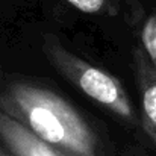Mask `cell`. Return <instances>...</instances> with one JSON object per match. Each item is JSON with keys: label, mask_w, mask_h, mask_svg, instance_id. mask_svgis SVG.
Wrapping results in <instances>:
<instances>
[{"label": "cell", "mask_w": 156, "mask_h": 156, "mask_svg": "<svg viewBox=\"0 0 156 156\" xmlns=\"http://www.w3.org/2000/svg\"><path fill=\"white\" fill-rule=\"evenodd\" d=\"M0 143L12 156H65L2 109Z\"/></svg>", "instance_id": "277c9868"}, {"label": "cell", "mask_w": 156, "mask_h": 156, "mask_svg": "<svg viewBox=\"0 0 156 156\" xmlns=\"http://www.w3.org/2000/svg\"><path fill=\"white\" fill-rule=\"evenodd\" d=\"M132 67L140 93L141 126L156 149V70L141 47L133 49Z\"/></svg>", "instance_id": "3957f363"}, {"label": "cell", "mask_w": 156, "mask_h": 156, "mask_svg": "<svg viewBox=\"0 0 156 156\" xmlns=\"http://www.w3.org/2000/svg\"><path fill=\"white\" fill-rule=\"evenodd\" d=\"M0 109L17 118L65 156H106L103 144L82 114L59 94L29 82L0 91Z\"/></svg>", "instance_id": "6da1fadb"}, {"label": "cell", "mask_w": 156, "mask_h": 156, "mask_svg": "<svg viewBox=\"0 0 156 156\" xmlns=\"http://www.w3.org/2000/svg\"><path fill=\"white\" fill-rule=\"evenodd\" d=\"M43 53L52 67L76 90L108 112L133 126L136 115L123 83L111 73L94 67L88 61L70 52L55 35H44Z\"/></svg>", "instance_id": "7a4b0ae2"}, {"label": "cell", "mask_w": 156, "mask_h": 156, "mask_svg": "<svg viewBox=\"0 0 156 156\" xmlns=\"http://www.w3.org/2000/svg\"><path fill=\"white\" fill-rule=\"evenodd\" d=\"M141 49L146 52L150 64L156 70V14L146 18L141 27Z\"/></svg>", "instance_id": "8992f818"}, {"label": "cell", "mask_w": 156, "mask_h": 156, "mask_svg": "<svg viewBox=\"0 0 156 156\" xmlns=\"http://www.w3.org/2000/svg\"><path fill=\"white\" fill-rule=\"evenodd\" d=\"M0 156H12L5 147H2V144H0Z\"/></svg>", "instance_id": "52a82bcc"}, {"label": "cell", "mask_w": 156, "mask_h": 156, "mask_svg": "<svg viewBox=\"0 0 156 156\" xmlns=\"http://www.w3.org/2000/svg\"><path fill=\"white\" fill-rule=\"evenodd\" d=\"M88 15H117L118 0H64Z\"/></svg>", "instance_id": "5b68a950"}]
</instances>
